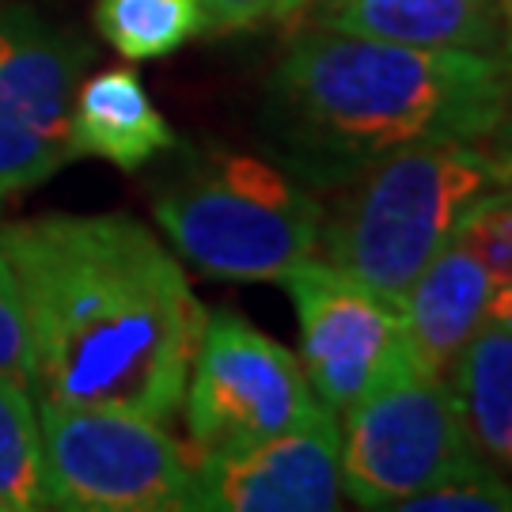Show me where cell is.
Masks as SVG:
<instances>
[{
  "label": "cell",
  "mask_w": 512,
  "mask_h": 512,
  "mask_svg": "<svg viewBox=\"0 0 512 512\" xmlns=\"http://www.w3.org/2000/svg\"><path fill=\"white\" fill-rule=\"evenodd\" d=\"M512 186V164L490 141H429L372 160L323 209L319 251L330 266L399 296L456 236L459 217Z\"/></svg>",
  "instance_id": "cell-3"
},
{
  "label": "cell",
  "mask_w": 512,
  "mask_h": 512,
  "mask_svg": "<svg viewBox=\"0 0 512 512\" xmlns=\"http://www.w3.org/2000/svg\"><path fill=\"white\" fill-rule=\"evenodd\" d=\"M0 509H54L42 459L35 391L23 380L0 376Z\"/></svg>",
  "instance_id": "cell-15"
},
{
  "label": "cell",
  "mask_w": 512,
  "mask_h": 512,
  "mask_svg": "<svg viewBox=\"0 0 512 512\" xmlns=\"http://www.w3.org/2000/svg\"><path fill=\"white\" fill-rule=\"evenodd\" d=\"M456 243H463L486 270L494 293L512 289V186L478 198L456 224Z\"/></svg>",
  "instance_id": "cell-17"
},
{
  "label": "cell",
  "mask_w": 512,
  "mask_h": 512,
  "mask_svg": "<svg viewBox=\"0 0 512 512\" xmlns=\"http://www.w3.org/2000/svg\"><path fill=\"white\" fill-rule=\"evenodd\" d=\"M95 27L129 61L167 57L205 35L198 0H95Z\"/></svg>",
  "instance_id": "cell-16"
},
{
  "label": "cell",
  "mask_w": 512,
  "mask_h": 512,
  "mask_svg": "<svg viewBox=\"0 0 512 512\" xmlns=\"http://www.w3.org/2000/svg\"><path fill=\"white\" fill-rule=\"evenodd\" d=\"M300 323V365L330 414H349L414 365L403 304L330 262H300L281 277Z\"/></svg>",
  "instance_id": "cell-9"
},
{
  "label": "cell",
  "mask_w": 512,
  "mask_h": 512,
  "mask_svg": "<svg viewBox=\"0 0 512 512\" xmlns=\"http://www.w3.org/2000/svg\"><path fill=\"white\" fill-rule=\"evenodd\" d=\"M403 512H512V486L505 475L478 467L414 494Z\"/></svg>",
  "instance_id": "cell-18"
},
{
  "label": "cell",
  "mask_w": 512,
  "mask_h": 512,
  "mask_svg": "<svg viewBox=\"0 0 512 512\" xmlns=\"http://www.w3.org/2000/svg\"><path fill=\"white\" fill-rule=\"evenodd\" d=\"M342 505V425L319 410L289 433L194 456V509L330 512Z\"/></svg>",
  "instance_id": "cell-10"
},
{
  "label": "cell",
  "mask_w": 512,
  "mask_h": 512,
  "mask_svg": "<svg viewBox=\"0 0 512 512\" xmlns=\"http://www.w3.org/2000/svg\"><path fill=\"white\" fill-rule=\"evenodd\" d=\"M205 19V35H228V31H251L262 23H289L308 0H198Z\"/></svg>",
  "instance_id": "cell-20"
},
{
  "label": "cell",
  "mask_w": 512,
  "mask_h": 512,
  "mask_svg": "<svg viewBox=\"0 0 512 512\" xmlns=\"http://www.w3.org/2000/svg\"><path fill=\"white\" fill-rule=\"evenodd\" d=\"M486 319H490V323H497V327H505L512 334V289H505V293H490Z\"/></svg>",
  "instance_id": "cell-22"
},
{
  "label": "cell",
  "mask_w": 512,
  "mask_h": 512,
  "mask_svg": "<svg viewBox=\"0 0 512 512\" xmlns=\"http://www.w3.org/2000/svg\"><path fill=\"white\" fill-rule=\"evenodd\" d=\"M505 8H509V0H505Z\"/></svg>",
  "instance_id": "cell-24"
},
{
  "label": "cell",
  "mask_w": 512,
  "mask_h": 512,
  "mask_svg": "<svg viewBox=\"0 0 512 512\" xmlns=\"http://www.w3.org/2000/svg\"><path fill=\"white\" fill-rule=\"evenodd\" d=\"M31 334L38 403L179 414L205 315L179 258L122 213L0 228Z\"/></svg>",
  "instance_id": "cell-1"
},
{
  "label": "cell",
  "mask_w": 512,
  "mask_h": 512,
  "mask_svg": "<svg viewBox=\"0 0 512 512\" xmlns=\"http://www.w3.org/2000/svg\"><path fill=\"white\" fill-rule=\"evenodd\" d=\"M505 84V54L421 50L315 23L277 57L262 122L296 175L342 186L406 145L486 141Z\"/></svg>",
  "instance_id": "cell-2"
},
{
  "label": "cell",
  "mask_w": 512,
  "mask_h": 512,
  "mask_svg": "<svg viewBox=\"0 0 512 512\" xmlns=\"http://www.w3.org/2000/svg\"><path fill=\"white\" fill-rule=\"evenodd\" d=\"M156 224L209 277L281 281L319 251L323 202L255 156L213 152L160 186Z\"/></svg>",
  "instance_id": "cell-4"
},
{
  "label": "cell",
  "mask_w": 512,
  "mask_h": 512,
  "mask_svg": "<svg viewBox=\"0 0 512 512\" xmlns=\"http://www.w3.org/2000/svg\"><path fill=\"white\" fill-rule=\"evenodd\" d=\"M490 277L478 266V258L448 239L437 255L421 266L410 289L399 296L410 334V353L421 372L448 376L456 357L486 323L490 308Z\"/></svg>",
  "instance_id": "cell-12"
},
{
  "label": "cell",
  "mask_w": 512,
  "mask_h": 512,
  "mask_svg": "<svg viewBox=\"0 0 512 512\" xmlns=\"http://www.w3.org/2000/svg\"><path fill=\"white\" fill-rule=\"evenodd\" d=\"M342 494L361 509H403L414 494L486 467L463 433L444 376L403 368L342 414Z\"/></svg>",
  "instance_id": "cell-6"
},
{
  "label": "cell",
  "mask_w": 512,
  "mask_h": 512,
  "mask_svg": "<svg viewBox=\"0 0 512 512\" xmlns=\"http://www.w3.org/2000/svg\"><path fill=\"white\" fill-rule=\"evenodd\" d=\"M73 148L76 156H99L122 171H137L175 148V129L156 110L137 69L114 65L76 88Z\"/></svg>",
  "instance_id": "cell-13"
},
{
  "label": "cell",
  "mask_w": 512,
  "mask_h": 512,
  "mask_svg": "<svg viewBox=\"0 0 512 512\" xmlns=\"http://www.w3.org/2000/svg\"><path fill=\"white\" fill-rule=\"evenodd\" d=\"M311 8H315V12H319V8H327V4H334V0H308Z\"/></svg>",
  "instance_id": "cell-23"
},
{
  "label": "cell",
  "mask_w": 512,
  "mask_h": 512,
  "mask_svg": "<svg viewBox=\"0 0 512 512\" xmlns=\"http://www.w3.org/2000/svg\"><path fill=\"white\" fill-rule=\"evenodd\" d=\"M0 376L31 384V334L4 251H0Z\"/></svg>",
  "instance_id": "cell-19"
},
{
  "label": "cell",
  "mask_w": 512,
  "mask_h": 512,
  "mask_svg": "<svg viewBox=\"0 0 512 512\" xmlns=\"http://www.w3.org/2000/svg\"><path fill=\"white\" fill-rule=\"evenodd\" d=\"M327 406L315 399L300 357L236 311L205 315L186 380L190 456L236 452L304 425Z\"/></svg>",
  "instance_id": "cell-7"
},
{
  "label": "cell",
  "mask_w": 512,
  "mask_h": 512,
  "mask_svg": "<svg viewBox=\"0 0 512 512\" xmlns=\"http://www.w3.org/2000/svg\"><path fill=\"white\" fill-rule=\"evenodd\" d=\"M42 459L54 509L179 512L194 509V456L164 421L110 406L38 403Z\"/></svg>",
  "instance_id": "cell-5"
},
{
  "label": "cell",
  "mask_w": 512,
  "mask_h": 512,
  "mask_svg": "<svg viewBox=\"0 0 512 512\" xmlns=\"http://www.w3.org/2000/svg\"><path fill=\"white\" fill-rule=\"evenodd\" d=\"M490 145L505 156L512 164V61H509V84H505V99H501V118H497V126L494 133L486 137Z\"/></svg>",
  "instance_id": "cell-21"
},
{
  "label": "cell",
  "mask_w": 512,
  "mask_h": 512,
  "mask_svg": "<svg viewBox=\"0 0 512 512\" xmlns=\"http://www.w3.org/2000/svg\"><path fill=\"white\" fill-rule=\"evenodd\" d=\"M448 391L456 399L463 433L475 456L512 475V334L497 323H482L467 349L448 368Z\"/></svg>",
  "instance_id": "cell-14"
},
{
  "label": "cell",
  "mask_w": 512,
  "mask_h": 512,
  "mask_svg": "<svg viewBox=\"0 0 512 512\" xmlns=\"http://www.w3.org/2000/svg\"><path fill=\"white\" fill-rule=\"evenodd\" d=\"M319 27L421 50L505 54V0H334L315 12Z\"/></svg>",
  "instance_id": "cell-11"
},
{
  "label": "cell",
  "mask_w": 512,
  "mask_h": 512,
  "mask_svg": "<svg viewBox=\"0 0 512 512\" xmlns=\"http://www.w3.org/2000/svg\"><path fill=\"white\" fill-rule=\"evenodd\" d=\"M0 512H4V509H0Z\"/></svg>",
  "instance_id": "cell-25"
},
{
  "label": "cell",
  "mask_w": 512,
  "mask_h": 512,
  "mask_svg": "<svg viewBox=\"0 0 512 512\" xmlns=\"http://www.w3.org/2000/svg\"><path fill=\"white\" fill-rule=\"evenodd\" d=\"M92 57L76 31L0 0V202L76 160L73 99Z\"/></svg>",
  "instance_id": "cell-8"
}]
</instances>
